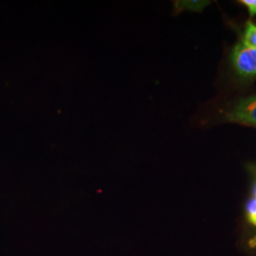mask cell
Returning <instances> with one entry per match:
<instances>
[{
	"mask_svg": "<svg viewBox=\"0 0 256 256\" xmlns=\"http://www.w3.org/2000/svg\"><path fill=\"white\" fill-rule=\"evenodd\" d=\"M232 63L236 72L242 77H256V48L239 43L234 48Z\"/></svg>",
	"mask_w": 256,
	"mask_h": 256,
	"instance_id": "obj_1",
	"label": "cell"
},
{
	"mask_svg": "<svg viewBox=\"0 0 256 256\" xmlns=\"http://www.w3.org/2000/svg\"><path fill=\"white\" fill-rule=\"evenodd\" d=\"M226 118L232 122L256 126V95L241 99L226 114Z\"/></svg>",
	"mask_w": 256,
	"mask_h": 256,
	"instance_id": "obj_2",
	"label": "cell"
},
{
	"mask_svg": "<svg viewBox=\"0 0 256 256\" xmlns=\"http://www.w3.org/2000/svg\"><path fill=\"white\" fill-rule=\"evenodd\" d=\"M242 43L245 46L256 48V25L252 21H248L246 24Z\"/></svg>",
	"mask_w": 256,
	"mask_h": 256,
	"instance_id": "obj_3",
	"label": "cell"
},
{
	"mask_svg": "<svg viewBox=\"0 0 256 256\" xmlns=\"http://www.w3.org/2000/svg\"><path fill=\"white\" fill-rule=\"evenodd\" d=\"M245 216L248 224L256 227V200L252 196L245 205Z\"/></svg>",
	"mask_w": 256,
	"mask_h": 256,
	"instance_id": "obj_4",
	"label": "cell"
},
{
	"mask_svg": "<svg viewBox=\"0 0 256 256\" xmlns=\"http://www.w3.org/2000/svg\"><path fill=\"white\" fill-rule=\"evenodd\" d=\"M209 2L206 1H180L176 2V6L178 7L180 10L188 9L192 10H200L207 5Z\"/></svg>",
	"mask_w": 256,
	"mask_h": 256,
	"instance_id": "obj_5",
	"label": "cell"
},
{
	"mask_svg": "<svg viewBox=\"0 0 256 256\" xmlns=\"http://www.w3.org/2000/svg\"><path fill=\"white\" fill-rule=\"evenodd\" d=\"M241 3L247 6L252 16H256V0H242Z\"/></svg>",
	"mask_w": 256,
	"mask_h": 256,
	"instance_id": "obj_6",
	"label": "cell"
},
{
	"mask_svg": "<svg viewBox=\"0 0 256 256\" xmlns=\"http://www.w3.org/2000/svg\"><path fill=\"white\" fill-rule=\"evenodd\" d=\"M248 247L250 248H256V234L252 238L248 240Z\"/></svg>",
	"mask_w": 256,
	"mask_h": 256,
	"instance_id": "obj_7",
	"label": "cell"
},
{
	"mask_svg": "<svg viewBox=\"0 0 256 256\" xmlns=\"http://www.w3.org/2000/svg\"><path fill=\"white\" fill-rule=\"evenodd\" d=\"M252 194H254V198L256 200V182L252 185Z\"/></svg>",
	"mask_w": 256,
	"mask_h": 256,
	"instance_id": "obj_8",
	"label": "cell"
}]
</instances>
